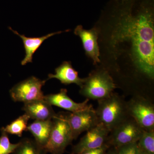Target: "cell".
I'll return each mask as SVG.
<instances>
[{
	"label": "cell",
	"mask_w": 154,
	"mask_h": 154,
	"mask_svg": "<svg viewBox=\"0 0 154 154\" xmlns=\"http://www.w3.org/2000/svg\"><path fill=\"white\" fill-rule=\"evenodd\" d=\"M75 35L82 40L86 55L93 60L94 64L98 65L100 63V51L98 43V32L96 28L86 30L82 25H78L74 30Z\"/></svg>",
	"instance_id": "10"
},
{
	"label": "cell",
	"mask_w": 154,
	"mask_h": 154,
	"mask_svg": "<svg viewBox=\"0 0 154 154\" xmlns=\"http://www.w3.org/2000/svg\"><path fill=\"white\" fill-rule=\"evenodd\" d=\"M9 28L15 34L20 36L23 41L25 50V57L21 62V64L22 66L25 65L29 63L32 62L33 54L46 39L56 34H60L61 33L69 32L70 31V30H67L65 31H58L54 33H49L47 35L41 37H28L24 35L19 34L17 31L13 30L11 27H9Z\"/></svg>",
	"instance_id": "13"
},
{
	"label": "cell",
	"mask_w": 154,
	"mask_h": 154,
	"mask_svg": "<svg viewBox=\"0 0 154 154\" xmlns=\"http://www.w3.org/2000/svg\"><path fill=\"white\" fill-rule=\"evenodd\" d=\"M46 80L31 76L14 85L10 91L11 98L15 102L27 103L43 100L44 95L42 89Z\"/></svg>",
	"instance_id": "7"
},
{
	"label": "cell",
	"mask_w": 154,
	"mask_h": 154,
	"mask_svg": "<svg viewBox=\"0 0 154 154\" xmlns=\"http://www.w3.org/2000/svg\"><path fill=\"white\" fill-rule=\"evenodd\" d=\"M110 131L102 123L88 131L72 149V153L79 154L85 151L99 148L107 142Z\"/></svg>",
	"instance_id": "9"
},
{
	"label": "cell",
	"mask_w": 154,
	"mask_h": 154,
	"mask_svg": "<svg viewBox=\"0 0 154 154\" xmlns=\"http://www.w3.org/2000/svg\"><path fill=\"white\" fill-rule=\"evenodd\" d=\"M73 140L71 128L63 113H58L52 119V129L44 149L51 154H63Z\"/></svg>",
	"instance_id": "4"
},
{
	"label": "cell",
	"mask_w": 154,
	"mask_h": 154,
	"mask_svg": "<svg viewBox=\"0 0 154 154\" xmlns=\"http://www.w3.org/2000/svg\"><path fill=\"white\" fill-rule=\"evenodd\" d=\"M139 154H146L142 152H141L140 151Z\"/></svg>",
	"instance_id": "23"
},
{
	"label": "cell",
	"mask_w": 154,
	"mask_h": 154,
	"mask_svg": "<svg viewBox=\"0 0 154 154\" xmlns=\"http://www.w3.org/2000/svg\"><path fill=\"white\" fill-rule=\"evenodd\" d=\"M137 143L140 151L146 154H154V130H143Z\"/></svg>",
	"instance_id": "18"
},
{
	"label": "cell",
	"mask_w": 154,
	"mask_h": 154,
	"mask_svg": "<svg viewBox=\"0 0 154 154\" xmlns=\"http://www.w3.org/2000/svg\"><path fill=\"white\" fill-rule=\"evenodd\" d=\"M97 66L85 78L80 94L87 99L98 101L110 96L117 87L109 72L100 65Z\"/></svg>",
	"instance_id": "2"
},
{
	"label": "cell",
	"mask_w": 154,
	"mask_h": 154,
	"mask_svg": "<svg viewBox=\"0 0 154 154\" xmlns=\"http://www.w3.org/2000/svg\"><path fill=\"white\" fill-rule=\"evenodd\" d=\"M143 131L133 119L129 117L110 131L106 143L110 146L118 148L137 142Z\"/></svg>",
	"instance_id": "5"
},
{
	"label": "cell",
	"mask_w": 154,
	"mask_h": 154,
	"mask_svg": "<svg viewBox=\"0 0 154 154\" xmlns=\"http://www.w3.org/2000/svg\"><path fill=\"white\" fill-rule=\"evenodd\" d=\"M44 100L51 106L60 107L72 113L78 112L87 109L92 106L88 104L89 99L82 103H77L71 99L67 95L66 89H61L59 93L44 96Z\"/></svg>",
	"instance_id": "11"
},
{
	"label": "cell",
	"mask_w": 154,
	"mask_h": 154,
	"mask_svg": "<svg viewBox=\"0 0 154 154\" xmlns=\"http://www.w3.org/2000/svg\"><path fill=\"white\" fill-rule=\"evenodd\" d=\"M72 132L74 140L85 131H88L99 124L95 109L91 107L75 112L63 113Z\"/></svg>",
	"instance_id": "8"
},
{
	"label": "cell",
	"mask_w": 154,
	"mask_h": 154,
	"mask_svg": "<svg viewBox=\"0 0 154 154\" xmlns=\"http://www.w3.org/2000/svg\"><path fill=\"white\" fill-rule=\"evenodd\" d=\"M105 154H118L117 148L114 147L110 146Z\"/></svg>",
	"instance_id": "22"
},
{
	"label": "cell",
	"mask_w": 154,
	"mask_h": 154,
	"mask_svg": "<svg viewBox=\"0 0 154 154\" xmlns=\"http://www.w3.org/2000/svg\"><path fill=\"white\" fill-rule=\"evenodd\" d=\"M54 74H50L48 75L47 80L50 79H56L59 80L62 84L65 85L75 84L79 86L82 85L85 78L82 79L79 77L78 72L72 66L70 61H64L60 66L56 68Z\"/></svg>",
	"instance_id": "14"
},
{
	"label": "cell",
	"mask_w": 154,
	"mask_h": 154,
	"mask_svg": "<svg viewBox=\"0 0 154 154\" xmlns=\"http://www.w3.org/2000/svg\"><path fill=\"white\" fill-rule=\"evenodd\" d=\"M118 154H139L137 142L134 143L116 148Z\"/></svg>",
	"instance_id": "20"
},
{
	"label": "cell",
	"mask_w": 154,
	"mask_h": 154,
	"mask_svg": "<svg viewBox=\"0 0 154 154\" xmlns=\"http://www.w3.org/2000/svg\"><path fill=\"white\" fill-rule=\"evenodd\" d=\"M19 144L14 154H46L43 148L38 146L34 140L24 139L19 142Z\"/></svg>",
	"instance_id": "17"
},
{
	"label": "cell",
	"mask_w": 154,
	"mask_h": 154,
	"mask_svg": "<svg viewBox=\"0 0 154 154\" xmlns=\"http://www.w3.org/2000/svg\"><path fill=\"white\" fill-rule=\"evenodd\" d=\"M98 102L95 111L99 122L104 125L110 131L130 117L128 111L127 102L118 94L113 93Z\"/></svg>",
	"instance_id": "3"
},
{
	"label": "cell",
	"mask_w": 154,
	"mask_h": 154,
	"mask_svg": "<svg viewBox=\"0 0 154 154\" xmlns=\"http://www.w3.org/2000/svg\"><path fill=\"white\" fill-rule=\"evenodd\" d=\"M52 127V119L46 121L35 120L28 125L27 131L33 136L36 143L44 149L49 140Z\"/></svg>",
	"instance_id": "15"
},
{
	"label": "cell",
	"mask_w": 154,
	"mask_h": 154,
	"mask_svg": "<svg viewBox=\"0 0 154 154\" xmlns=\"http://www.w3.org/2000/svg\"><path fill=\"white\" fill-rule=\"evenodd\" d=\"M130 117L144 130H154V106L149 100L140 96L127 102Z\"/></svg>",
	"instance_id": "6"
},
{
	"label": "cell",
	"mask_w": 154,
	"mask_h": 154,
	"mask_svg": "<svg viewBox=\"0 0 154 154\" xmlns=\"http://www.w3.org/2000/svg\"><path fill=\"white\" fill-rule=\"evenodd\" d=\"M0 136V154H11L13 153L18 147L19 143H11L9 140L8 134L5 132L2 128L1 129Z\"/></svg>",
	"instance_id": "19"
},
{
	"label": "cell",
	"mask_w": 154,
	"mask_h": 154,
	"mask_svg": "<svg viewBox=\"0 0 154 154\" xmlns=\"http://www.w3.org/2000/svg\"><path fill=\"white\" fill-rule=\"evenodd\" d=\"M110 147L107 143H105L99 148L85 151L79 154H105Z\"/></svg>",
	"instance_id": "21"
},
{
	"label": "cell",
	"mask_w": 154,
	"mask_h": 154,
	"mask_svg": "<svg viewBox=\"0 0 154 154\" xmlns=\"http://www.w3.org/2000/svg\"><path fill=\"white\" fill-rule=\"evenodd\" d=\"M132 0L104 15L94 27L98 32L99 64L112 75L152 82L154 11L152 4Z\"/></svg>",
	"instance_id": "1"
},
{
	"label": "cell",
	"mask_w": 154,
	"mask_h": 154,
	"mask_svg": "<svg viewBox=\"0 0 154 154\" xmlns=\"http://www.w3.org/2000/svg\"><path fill=\"white\" fill-rule=\"evenodd\" d=\"M30 119L29 116L25 113L7 125L5 127H3L2 128L8 134L15 135L21 137L23 132L27 131L28 122Z\"/></svg>",
	"instance_id": "16"
},
{
	"label": "cell",
	"mask_w": 154,
	"mask_h": 154,
	"mask_svg": "<svg viewBox=\"0 0 154 154\" xmlns=\"http://www.w3.org/2000/svg\"><path fill=\"white\" fill-rule=\"evenodd\" d=\"M22 110L30 119L34 120H51L57 115L52 106L44 99L24 103Z\"/></svg>",
	"instance_id": "12"
},
{
	"label": "cell",
	"mask_w": 154,
	"mask_h": 154,
	"mask_svg": "<svg viewBox=\"0 0 154 154\" xmlns=\"http://www.w3.org/2000/svg\"><path fill=\"white\" fill-rule=\"evenodd\" d=\"M121 1H125V0H121Z\"/></svg>",
	"instance_id": "24"
}]
</instances>
